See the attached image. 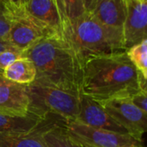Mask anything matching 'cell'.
<instances>
[{"label": "cell", "instance_id": "cell-1", "mask_svg": "<svg viewBox=\"0 0 147 147\" xmlns=\"http://www.w3.org/2000/svg\"><path fill=\"white\" fill-rule=\"evenodd\" d=\"M146 81L126 51L103 55L84 61L80 94L99 103L130 98L140 90H147Z\"/></svg>", "mask_w": 147, "mask_h": 147}, {"label": "cell", "instance_id": "cell-2", "mask_svg": "<svg viewBox=\"0 0 147 147\" xmlns=\"http://www.w3.org/2000/svg\"><path fill=\"white\" fill-rule=\"evenodd\" d=\"M36 69L34 81L80 94L83 62L63 35L40 39L22 52Z\"/></svg>", "mask_w": 147, "mask_h": 147}, {"label": "cell", "instance_id": "cell-3", "mask_svg": "<svg viewBox=\"0 0 147 147\" xmlns=\"http://www.w3.org/2000/svg\"><path fill=\"white\" fill-rule=\"evenodd\" d=\"M63 36L83 64L91 57L126 51L122 29L102 24L88 11L77 19L66 21Z\"/></svg>", "mask_w": 147, "mask_h": 147}, {"label": "cell", "instance_id": "cell-4", "mask_svg": "<svg viewBox=\"0 0 147 147\" xmlns=\"http://www.w3.org/2000/svg\"><path fill=\"white\" fill-rule=\"evenodd\" d=\"M26 90L29 99V113L42 119L53 116L64 121H71L77 119L80 94L37 81L27 85Z\"/></svg>", "mask_w": 147, "mask_h": 147}, {"label": "cell", "instance_id": "cell-5", "mask_svg": "<svg viewBox=\"0 0 147 147\" xmlns=\"http://www.w3.org/2000/svg\"><path fill=\"white\" fill-rule=\"evenodd\" d=\"M56 34L45 23L29 14L23 4L13 5L12 21L7 41L19 51L22 52L40 39Z\"/></svg>", "mask_w": 147, "mask_h": 147}, {"label": "cell", "instance_id": "cell-6", "mask_svg": "<svg viewBox=\"0 0 147 147\" xmlns=\"http://www.w3.org/2000/svg\"><path fill=\"white\" fill-rule=\"evenodd\" d=\"M69 136L90 147H145L143 141L127 133L96 129L76 120L61 121Z\"/></svg>", "mask_w": 147, "mask_h": 147}, {"label": "cell", "instance_id": "cell-7", "mask_svg": "<svg viewBox=\"0 0 147 147\" xmlns=\"http://www.w3.org/2000/svg\"><path fill=\"white\" fill-rule=\"evenodd\" d=\"M108 114L128 134L143 141L147 127V113L135 107L129 98H117L100 103Z\"/></svg>", "mask_w": 147, "mask_h": 147}, {"label": "cell", "instance_id": "cell-8", "mask_svg": "<svg viewBox=\"0 0 147 147\" xmlns=\"http://www.w3.org/2000/svg\"><path fill=\"white\" fill-rule=\"evenodd\" d=\"M147 2L128 0L127 16L122 28L125 49L147 39Z\"/></svg>", "mask_w": 147, "mask_h": 147}, {"label": "cell", "instance_id": "cell-9", "mask_svg": "<svg viewBox=\"0 0 147 147\" xmlns=\"http://www.w3.org/2000/svg\"><path fill=\"white\" fill-rule=\"evenodd\" d=\"M75 120L96 129L127 133L123 127L119 126L108 114L99 102L82 94H80L79 96V111Z\"/></svg>", "mask_w": 147, "mask_h": 147}, {"label": "cell", "instance_id": "cell-10", "mask_svg": "<svg viewBox=\"0 0 147 147\" xmlns=\"http://www.w3.org/2000/svg\"><path fill=\"white\" fill-rule=\"evenodd\" d=\"M28 110L26 86L10 82L0 76V114L23 117L29 113Z\"/></svg>", "mask_w": 147, "mask_h": 147}, {"label": "cell", "instance_id": "cell-11", "mask_svg": "<svg viewBox=\"0 0 147 147\" xmlns=\"http://www.w3.org/2000/svg\"><path fill=\"white\" fill-rule=\"evenodd\" d=\"M59 121L62 120L48 116L39 127L31 132L0 133V147H47L44 140V134Z\"/></svg>", "mask_w": 147, "mask_h": 147}, {"label": "cell", "instance_id": "cell-12", "mask_svg": "<svg viewBox=\"0 0 147 147\" xmlns=\"http://www.w3.org/2000/svg\"><path fill=\"white\" fill-rule=\"evenodd\" d=\"M127 0H96L91 15L102 24L122 29L127 16Z\"/></svg>", "mask_w": 147, "mask_h": 147}, {"label": "cell", "instance_id": "cell-13", "mask_svg": "<svg viewBox=\"0 0 147 147\" xmlns=\"http://www.w3.org/2000/svg\"><path fill=\"white\" fill-rule=\"evenodd\" d=\"M23 6L29 14L54 32L63 35V23L55 0H29Z\"/></svg>", "mask_w": 147, "mask_h": 147}, {"label": "cell", "instance_id": "cell-14", "mask_svg": "<svg viewBox=\"0 0 147 147\" xmlns=\"http://www.w3.org/2000/svg\"><path fill=\"white\" fill-rule=\"evenodd\" d=\"M0 76L10 82L27 86L35 81L36 69L29 59L21 57L2 71Z\"/></svg>", "mask_w": 147, "mask_h": 147}, {"label": "cell", "instance_id": "cell-15", "mask_svg": "<svg viewBox=\"0 0 147 147\" xmlns=\"http://www.w3.org/2000/svg\"><path fill=\"white\" fill-rule=\"evenodd\" d=\"M47 118L42 119L32 113L23 117L0 114V133H28L39 127Z\"/></svg>", "mask_w": 147, "mask_h": 147}, {"label": "cell", "instance_id": "cell-16", "mask_svg": "<svg viewBox=\"0 0 147 147\" xmlns=\"http://www.w3.org/2000/svg\"><path fill=\"white\" fill-rule=\"evenodd\" d=\"M60 122L44 134V140L47 147H90L69 136Z\"/></svg>", "mask_w": 147, "mask_h": 147}, {"label": "cell", "instance_id": "cell-17", "mask_svg": "<svg viewBox=\"0 0 147 147\" xmlns=\"http://www.w3.org/2000/svg\"><path fill=\"white\" fill-rule=\"evenodd\" d=\"M126 53L140 75L147 80V39L127 49Z\"/></svg>", "mask_w": 147, "mask_h": 147}, {"label": "cell", "instance_id": "cell-18", "mask_svg": "<svg viewBox=\"0 0 147 147\" xmlns=\"http://www.w3.org/2000/svg\"><path fill=\"white\" fill-rule=\"evenodd\" d=\"M13 5L6 0H0V39L8 38L12 21Z\"/></svg>", "mask_w": 147, "mask_h": 147}, {"label": "cell", "instance_id": "cell-19", "mask_svg": "<svg viewBox=\"0 0 147 147\" xmlns=\"http://www.w3.org/2000/svg\"><path fill=\"white\" fill-rule=\"evenodd\" d=\"M65 22L77 19L86 12L84 0H64Z\"/></svg>", "mask_w": 147, "mask_h": 147}, {"label": "cell", "instance_id": "cell-20", "mask_svg": "<svg viewBox=\"0 0 147 147\" xmlns=\"http://www.w3.org/2000/svg\"><path fill=\"white\" fill-rule=\"evenodd\" d=\"M21 57L22 56L20 51L5 50L0 52V73Z\"/></svg>", "mask_w": 147, "mask_h": 147}, {"label": "cell", "instance_id": "cell-21", "mask_svg": "<svg viewBox=\"0 0 147 147\" xmlns=\"http://www.w3.org/2000/svg\"><path fill=\"white\" fill-rule=\"evenodd\" d=\"M131 102L139 109L147 113V90H140L129 98Z\"/></svg>", "mask_w": 147, "mask_h": 147}, {"label": "cell", "instance_id": "cell-22", "mask_svg": "<svg viewBox=\"0 0 147 147\" xmlns=\"http://www.w3.org/2000/svg\"><path fill=\"white\" fill-rule=\"evenodd\" d=\"M5 50H16V51H19L15 47H13L8 41L0 39V52L5 51Z\"/></svg>", "mask_w": 147, "mask_h": 147}, {"label": "cell", "instance_id": "cell-23", "mask_svg": "<svg viewBox=\"0 0 147 147\" xmlns=\"http://www.w3.org/2000/svg\"><path fill=\"white\" fill-rule=\"evenodd\" d=\"M95 1H96V0H84V5H85V9H86V11H90V10H92Z\"/></svg>", "mask_w": 147, "mask_h": 147}, {"label": "cell", "instance_id": "cell-24", "mask_svg": "<svg viewBox=\"0 0 147 147\" xmlns=\"http://www.w3.org/2000/svg\"><path fill=\"white\" fill-rule=\"evenodd\" d=\"M9 1L14 6H21V5H22V0H9Z\"/></svg>", "mask_w": 147, "mask_h": 147}, {"label": "cell", "instance_id": "cell-25", "mask_svg": "<svg viewBox=\"0 0 147 147\" xmlns=\"http://www.w3.org/2000/svg\"><path fill=\"white\" fill-rule=\"evenodd\" d=\"M28 1H29V0H22V4H25V3H28Z\"/></svg>", "mask_w": 147, "mask_h": 147}, {"label": "cell", "instance_id": "cell-26", "mask_svg": "<svg viewBox=\"0 0 147 147\" xmlns=\"http://www.w3.org/2000/svg\"><path fill=\"white\" fill-rule=\"evenodd\" d=\"M139 1H140V2H146V0H139Z\"/></svg>", "mask_w": 147, "mask_h": 147}, {"label": "cell", "instance_id": "cell-27", "mask_svg": "<svg viewBox=\"0 0 147 147\" xmlns=\"http://www.w3.org/2000/svg\"><path fill=\"white\" fill-rule=\"evenodd\" d=\"M127 1H128V0H127Z\"/></svg>", "mask_w": 147, "mask_h": 147}, {"label": "cell", "instance_id": "cell-28", "mask_svg": "<svg viewBox=\"0 0 147 147\" xmlns=\"http://www.w3.org/2000/svg\"><path fill=\"white\" fill-rule=\"evenodd\" d=\"M0 74H1V73H0Z\"/></svg>", "mask_w": 147, "mask_h": 147}]
</instances>
